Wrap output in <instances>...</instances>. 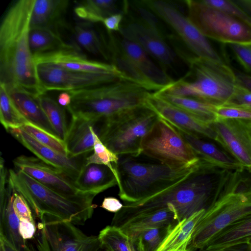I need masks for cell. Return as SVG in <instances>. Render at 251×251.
<instances>
[{"mask_svg":"<svg viewBox=\"0 0 251 251\" xmlns=\"http://www.w3.org/2000/svg\"><path fill=\"white\" fill-rule=\"evenodd\" d=\"M40 104L58 137L65 141L68 132L66 108L45 94L38 97Z\"/></svg>","mask_w":251,"mask_h":251,"instance_id":"d6a6232c","label":"cell"},{"mask_svg":"<svg viewBox=\"0 0 251 251\" xmlns=\"http://www.w3.org/2000/svg\"><path fill=\"white\" fill-rule=\"evenodd\" d=\"M146 104L159 117L175 127L217 142V134L211 124L194 117L165 100L155 92L150 94Z\"/></svg>","mask_w":251,"mask_h":251,"instance_id":"ffe728a7","label":"cell"},{"mask_svg":"<svg viewBox=\"0 0 251 251\" xmlns=\"http://www.w3.org/2000/svg\"><path fill=\"white\" fill-rule=\"evenodd\" d=\"M251 240V214L218 232L202 249L197 251H221Z\"/></svg>","mask_w":251,"mask_h":251,"instance_id":"4316f807","label":"cell"},{"mask_svg":"<svg viewBox=\"0 0 251 251\" xmlns=\"http://www.w3.org/2000/svg\"><path fill=\"white\" fill-rule=\"evenodd\" d=\"M20 223L14 208L13 191L8 182L6 192L0 195V239L18 251H30L29 244L20 233Z\"/></svg>","mask_w":251,"mask_h":251,"instance_id":"d4e9b609","label":"cell"},{"mask_svg":"<svg viewBox=\"0 0 251 251\" xmlns=\"http://www.w3.org/2000/svg\"><path fill=\"white\" fill-rule=\"evenodd\" d=\"M35 223L28 221H21L19 226L20 233L25 241L33 238L36 232Z\"/></svg>","mask_w":251,"mask_h":251,"instance_id":"bcb514c9","label":"cell"},{"mask_svg":"<svg viewBox=\"0 0 251 251\" xmlns=\"http://www.w3.org/2000/svg\"><path fill=\"white\" fill-rule=\"evenodd\" d=\"M15 170L21 171L45 187L67 198L87 193L80 192L75 181L57 168L38 157L22 155L13 160Z\"/></svg>","mask_w":251,"mask_h":251,"instance_id":"9a60e30c","label":"cell"},{"mask_svg":"<svg viewBox=\"0 0 251 251\" xmlns=\"http://www.w3.org/2000/svg\"><path fill=\"white\" fill-rule=\"evenodd\" d=\"M249 242L251 244V240Z\"/></svg>","mask_w":251,"mask_h":251,"instance_id":"6f0895ef","label":"cell"},{"mask_svg":"<svg viewBox=\"0 0 251 251\" xmlns=\"http://www.w3.org/2000/svg\"><path fill=\"white\" fill-rule=\"evenodd\" d=\"M185 2L187 17L205 37L229 45H251L249 25L203 0Z\"/></svg>","mask_w":251,"mask_h":251,"instance_id":"9c48e42d","label":"cell"},{"mask_svg":"<svg viewBox=\"0 0 251 251\" xmlns=\"http://www.w3.org/2000/svg\"><path fill=\"white\" fill-rule=\"evenodd\" d=\"M123 15L121 13H116L105 18L102 23L109 32L119 31Z\"/></svg>","mask_w":251,"mask_h":251,"instance_id":"f6af8a7d","label":"cell"},{"mask_svg":"<svg viewBox=\"0 0 251 251\" xmlns=\"http://www.w3.org/2000/svg\"><path fill=\"white\" fill-rule=\"evenodd\" d=\"M221 251H251V244L249 242L233 246Z\"/></svg>","mask_w":251,"mask_h":251,"instance_id":"816d5d0a","label":"cell"},{"mask_svg":"<svg viewBox=\"0 0 251 251\" xmlns=\"http://www.w3.org/2000/svg\"><path fill=\"white\" fill-rule=\"evenodd\" d=\"M73 35L79 48L90 53L106 57L102 43L94 29L86 23H78L73 29Z\"/></svg>","mask_w":251,"mask_h":251,"instance_id":"e575fe53","label":"cell"},{"mask_svg":"<svg viewBox=\"0 0 251 251\" xmlns=\"http://www.w3.org/2000/svg\"><path fill=\"white\" fill-rule=\"evenodd\" d=\"M203 0L205 3L227 13L251 26V18L250 16L233 0Z\"/></svg>","mask_w":251,"mask_h":251,"instance_id":"60d3db41","label":"cell"},{"mask_svg":"<svg viewBox=\"0 0 251 251\" xmlns=\"http://www.w3.org/2000/svg\"><path fill=\"white\" fill-rule=\"evenodd\" d=\"M30 251H37L36 248L31 244H29Z\"/></svg>","mask_w":251,"mask_h":251,"instance_id":"db71d44e","label":"cell"},{"mask_svg":"<svg viewBox=\"0 0 251 251\" xmlns=\"http://www.w3.org/2000/svg\"><path fill=\"white\" fill-rule=\"evenodd\" d=\"M151 11L169 25L178 34L195 56L215 61H222L207 39L189 18L173 4L163 0H145Z\"/></svg>","mask_w":251,"mask_h":251,"instance_id":"4fadbf2b","label":"cell"},{"mask_svg":"<svg viewBox=\"0 0 251 251\" xmlns=\"http://www.w3.org/2000/svg\"><path fill=\"white\" fill-rule=\"evenodd\" d=\"M71 100V95L69 92H62L58 96L57 102L65 108L70 105Z\"/></svg>","mask_w":251,"mask_h":251,"instance_id":"681fc988","label":"cell"},{"mask_svg":"<svg viewBox=\"0 0 251 251\" xmlns=\"http://www.w3.org/2000/svg\"><path fill=\"white\" fill-rule=\"evenodd\" d=\"M76 49H62L33 55L36 63H48L65 69L84 73L113 75L134 82L112 63L87 58Z\"/></svg>","mask_w":251,"mask_h":251,"instance_id":"e0dca14e","label":"cell"},{"mask_svg":"<svg viewBox=\"0 0 251 251\" xmlns=\"http://www.w3.org/2000/svg\"><path fill=\"white\" fill-rule=\"evenodd\" d=\"M0 251H4V248L1 244H0Z\"/></svg>","mask_w":251,"mask_h":251,"instance_id":"9f6ffc18","label":"cell"},{"mask_svg":"<svg viewBox=\"0 0 251 251\" xmlns=\"http://www.w3.org/2000/svg\"><path fill=\"white\" fill-rule=\"evenodd\" d=\"M103 120L72 117L64 141L68 156L74 157L93 151Z\"/></svg>","mask_w":251,"mask_h":251,"instance_id":"44dd1931","label":"cell"},{"mask_svg":"<svg viewBox=\"0 0 251 251\" xmlns=\"http://www.w3.org/2000/svg\"><path fill=\"white\" fill-rule=\"evenodd\" d=\"M159 118L147 105L104 119L99 138L117 155L135 157L142 154V143Z\"/></svg>","mask_w":251,"mask_h":251,"instance_id":"ba28073f","label":"cell"},{"mask_svg":"<svg viewBox=\"0 0 251 251\" xmlns=\"http://www.w3.org/2000/svg\"><path fill=\"white\" fill-rule=\"evenodd\" d=\"M211 125L217 142L251 174V128L246 121L217 119Z\"/></svg>","mask_w":251,"mask_h":251,"instance_id":"2e32d148","label":"cell"},{"mask_svg":"<svg viewBox=\"0 0 251 251\" xmlns=\"http://www.w3.org/2000/svg\"><path fill=\"white\" fill-rule=\"evenodd\" d=\"M241 173L228 171L224 174L220 196L198 222L186 251L202 249L221 230L251 214V179L243 177Z\"/></svg>","mask_w":251,"mask_h":251,"instance_id":"3957f363","label":"cell"},{"mask_svg":"<svg viewBox=\"0 0 251 251\" xmlns=\"http://www.w3.org/2000/svg\"><path fill=\"white\" fill-rule=\"evenodd\" d=\"M0 121L5 129L21 128L28 124L9 97L4 85L0 84Z\"/></svg>","mask_w":251,"mask_h":251,"instance_id":"d590c367","label":"cell"},{"mask_svg":"<svg viewBox=\"0 0 251 251\" xmlns=\"http://www.w3.org/2000/svg\"><path fill=\"white\" fill-rule=\"evenodd\" d=\"M78 189L83 193L96 195L117 185L114 171L102 164H85L75 180Z\"/></svg>","mask_w":251,"mask_h":251,"instance_id":"484cf974","label":"cell"},{"mask_svg":"<svg viewBox=\"0 0 251 251\" xmlns=\"http://www.w3.org/2000/svg\"><path fill=\"white\" fill-rule=\"evenodd\" d=\"M67 0H34L30 28L41 27L57 30L69 6Z\"/></svg>","mask_w":251,"mask_h":251,"instance_id":"83f0119b","label":"cell"},{"mask_svg":"<svg viewBox=\"0 0 251 251\" xmlns=\"http://www.w3.org/2000/svg\"><path fill=\"white\" fill-rule=\"evenodd\" d=\"M109 48L112 64L147 90L157 92L175 81L135 43L122 38L118 43L112 41Z\"/></svg>","mask_w":251,"mask_h":251,"instance_id":"8fae6325","label":"cell"},{"mask_svg":"<svg viewBox=\"0 0 251 251\" xmlns=\"http://www.w3.org/2000/svg\"><path fill=\"white\" fill-rule=\"evenodd\" d=\"M8 183L27 201L35 216L42 224L67 221L83 225L90 219L95 207L96 194L87 193L67 198L45 187L25 173L9 170Z\"/></svg>","mask_w":251,"mask_h":251,"instance_id":"277c9868","label":"cell"},{"mask_svg":"<svg viewBox=\"0 0 251 251\" xmlns=\"http://www.w3.org/2000/svg\"><path fill=\"white\" fill-rule=\"evenodd\" d=\"M4 86L13 103L29 124L58 137L44 111L38 97L19 86Z\"/></svg>","mask_w":251,"mask_h":251,"instance_id":"603a6c76","label":"cell"},{"mask_svg":"<svg viewBox=\"0 0 251 251\" xmlns=\"http://www.w3.org/2000/svg\"><path fill=\"white\" fill-rule=\"evenodd\" d=\"M237 83L251 91V75L235 73Z\"/></svg>","mask_w":251,"mask_h":251,"instance_id":"c3c4849f","label":"cell"},{"mask_svg":"<svg viewBox=\"0 0 251 251\" xmlns=\"http://www.w3.org/2000/svg\"><path fill=\"white\" fill-rule=\"evenodd\" d=\"M218 169H220L201 160L195 170L176 185L142 201L125 203L115 213L112 220L151 212L170 205L176 211L180 222L198 212L206 210L217 196L220 182L218 184V176L223 171Z\"/></svg>","mask_w":251,"mask_h":251,"instance_id":"7a4b0ae2","label":"cell"},{"mask_svg":"<svg viewBox=\"0 0 251 251\" xmlns=\"http://www.w3.org/2000/svg\"><path fill=\"white\" fill-rule=\"evenodd\" d=\"M12 191L14 208L20 221H28L35 223L32 210L26 200L20 194L13 189Z\"/></svg>","mask_w":251,"mask_h":251,"instance_id":"b9f144b4","label":"cell"},{"mask_svg":"<svg viewBox=\"0 0 251 251\" xmlns=\"http://www.w3.org/2000/svg\"><path fill=\"white\" fill-rule=\"evenodd\" d=\"M216 119H236L251 121V108L226 103L216 105Z\"/></svg>","mask_w":251,"mask_h":251,"instance_id":"ab89813d","label":"cell"},{"mask_svg":"<svg viewBox=\"0 0 251 251\" xmlns=\"http://www.w3.org/2000/svg\"><path fill=\"white\" fill-rule=\"evenodd\" d=\"M98 236L102 249L106 251H135L133 240L118 227L107 226Z\"/></svg>","mask_w":251,"mask_h":251,"instance_id":"836d02e7","label":"cell"},{"mask_svg":"<svg viewBox=\"0 0 251 251\" xmlns=\"http://www.w3.org/2000/svg\"><path fill=\"white\" fill-rule=\"evenodd\" d=\"M178 223L176 211L172 206H168L151 212L112 221L111 225L120 228L133 240L142 231L151 228L176 226Z\"/></svg>","mask_w":251,"mask_h":251,"instance_id":"cb8c5ba5","label":"cell"},{"mask_svg":"<svg viewBox=\"0 0 251 251\" xmlns=\"http://www.w3.org/2000/svg\"><path fill=\"white\" fill-rule=\"evenodd\" d=\"M141 148L142 154L173 168L194 166L201 160L176 127L159 117Z\"/></svg>","mask_w":251,"mask_h":251,"instance_id":"30bf717a","label":"cell"},{"mask_svg":"<svg viewBox=\"0 0 251 251\" xmlns=\"http://www.w3.org/2000/svg\"><path fill=\"white\" fill-rule=\"evenodd\" d=\"M34 0L16 1L0 26V83L21 86L37 97L45 94L38 80L28 35Z\"/></svg>","mask_w":251,"mask_h":251,"instance_id":"6da1fadb","label":"cell"},{"mask_svg":"<svg viewBox=\"0 0 251 251\" xmlns=\"http://www.w3.org/2000/svg\"><path fill=\"white\" fill-rule=\"evenodd\" d=\"M226 103L251 108V91L237 83L231 98Z\"/></svg>","mask_w":251,"mask_h":251,"instance_id":"ee69618b","label":"cell"},{"mask_svg":"<svg viewBox=\"0 0 251 251\" xmlns=\"http://www.w3.org/2000/svg\"><path fill=\"white\" fill-rule=\"evenodd\" d=\"M175 168L157 162L141 161L129 155L119 156L113 165L118 195L125 203L138 202L178 183L201 164Z\"/></svg>","mask_w":251,"mask_h":251,"instance_id":"5b68a950","label":"cell"},{"mask_svg":"<svg viewBox=\"0 0 251 251\" xmlns=\"http://www.w3.org/2000/svg\"><path fill=\"white\" fill-rule=\"evenodd\" d=\"M0 244L2 245L4 251H18L13 246L4 240L0 239Z\"/></svg>","mask_w":251,"mask_h":251,"instance_id":"f5cc1de1","label":"cell"},{"mask_svg":"<svg viewBox=\"0 0 251 251\" xmlns=\"http://www.w3.org/2000/svg\"><path fill=\"white\" fill-rule=\"evenodd\" d=\"M190 71L182 78L158 91L190 97L215 105L231 98L237 85L235 73L223 61L194 56L188 59Z\"/></svg>","mask_w":251,"mask_h":251,"instance_id":"52a82bcc","label":"cell"},{"mask_svg":"<svg viewBox=\"0 0 251 251\" xmlns=\"http://www.w3.org/2000/svg\"><path fill=\"white\" fill-rule=\"evenodd\" d=\"M21 128L41 144L68 156L64 141L58 137L29 123Z\"/></svg>","mask_w":251,"mask_h":251,"instance_id":"74e56055","label":"cell"},{"mask_svg":"<svg viewBox=\"0 0 251 251\" xmlns=\"http://www.w3.org/2000/svg\"><path fill=\"white\" fill-rule=\"evenodd\" d=\"M69 93L71 103L66 109L72 117L104 120L147 105L151 92L134 82L119 80Z\"/></svg>","mask_w":251,"mask_h":251,"instance_id":"8992f818","label":"cell"},{"mask_svg":"<svg viewBox=\"0 0 251 251\" xmlns=\"http://www.w3.org/2000/svg\"><path fill=\"white\" fill-rule=\"evenodd\" d=\"M248 126L251 128V121H246Z\"/></svg>","mask_w":251,"mask_h":251,"instance_id":"11a10c76","label":"cell"},{"mask_svg":"<svg viewBox=\"0 0 251 251\" xmlns=\"http://www.w3.org/2000/svg\"><path fill=\"white\" fill-rule=\"evenodd\" d=\"M114 0H88L78 2L74 9L80 19L89 22H102L103 20L118 12Z\"/></svg>","mask_w":251,"mask_h":251,"instance_id":"1f68e13d","label":"cell"},{"mask_svg":"<svg viewBox=\"0 0 251 251\" xmlns=\"http://www.w3.org/2000/svg\"><path fill=\"white\" fill-rule=\"evenodd\" d=\"M233 52L241 64L251 73V45H229Z\"/></svg>","mask_w":251,"mask_h":251,"instance_id":"7bdbcfd3","label":"cell"},{"mask_svg":"<svg viewBox=\"0 0 251 251\" xmlns=\"http://www.w3.org/2000/svg\"><path fill=\"white\" fill-rule=\"evenodd\" d=\"M37 251H101L98 236L88 235L67 221L39 223Z\"/></svg>","mask_w":251,"mask_h":251,"instance_id":"7c38bea8","label":"cell"},{"mask_svg":"<svg viewBox=\"0 0 251 251\" xmlns=\"http://www.w3.org/2000/svg\"><path fill=\"white\" fill-rule=\"evenodd\" d=\"M118 160L119 156L109 150L102 143L99 137H97L95 140L93 151L87 157L86 164L95 163L105 165L114 171L113 165L117 163Z\"/></svg>","mask_w":251,"mask_h":251,"instance_id":"f35d334b","label":"cell"},{"mask_svg":"<svg viewBox=\"0 0 251 251\" xmlns=\"http://www.w3.org/2000/svg\"><path fill=\"white\" fill-rule=\"evenodd\" d=\"M155 93L165 100L201 121L212 124L217 119L215 105L190 97L159 92Z\"/></svg>","mask_w":251,"mask_h":251,"instance_id":"4dcf8cb0","label":"cell"},{"mask_svg":"<svg viewBox=\"0 0 251 251\" xmlns=\"http://www.w3.org/2000/svg\"><path fill=\"white\" fill-rule=\"evenodd\" d=\"M8 132L37 157L63 172L74 181L85 165L87 157L93 151L71 157L41 144L22 128Z\"/></svg>","mask_w":251,"mask_h":251,"instance_id":"ac0fdd59","label":"cell"},{"mask_svg":"<svg viewBox=\"0 0 251 251\" xmlns=\"http://www.w3.org/2000/svg\"><path fill=\"white\" fill-rule=\"evenodd\" d=\"M29 44L32 55L62 49H78L65 42L57 30L50 28H30Z\"/></svg>","mask_w":251,"mask_h":251,"instance_id":"f546056e","label":"cell"},{"mask_svg":"<svg viewBox=\"0 0 251 251\" xmlns=\"http://www.w3.org/2000/svg\"><path fill=\"white\" fill-rule=\"evenodd\" d=\"M205 211L201 210L179 222L156 251H186L194 228Z\"/></svg>","mask_w":251,"mask_h":251,"instance_id":"f1b7e54d","label":"cell"},{"mask_svg":"<svg viewBox=\"0 0 251 251\" xmlns=\"http://www.w3.org/2000/svg\"><path fill=\"white\" fill-rule=\"evenodd\" d=\"M233 1L251 18V0H234Z\"/></svg>","mask_w":251,"mask_h":251,"instance_id":"f907efd6","label":"cell"},{"mask_svg":"<svg viewBox=\"0 0 251 251\" xmlns=\"http://www.w3.org/2000/svg\"><path fill=\"white\" fill-rule=\"evenodd\" d=\"M123 206V204L117 199L111 197L105 198L101 205L103 209L114 213L120 210Z\"/></svg>","mask_w":251,"mask_h":251,"instance_id":"7dc6e473","label":"cell"},{"mask_svg":"<svg viewBox=\"0 0 251 251\" xmlns=\"http://www.w3.org/2000/svg\"><path fill=\"white\" fill-rule=\"evenodd\" d=\"M175 226L151 228L142 231L133 239L138 251H156Z\"/></svg>","mask_w":251,"mask_h":251,"instance_id":"8d00e7d4","label":"cell"},{"mask_svg":"<svg viewBox=\"0 0 251 251\" xmlns=\"http://www.w3.org/2000/svg\"><path fill=\"white\" fill-rule=\"evenodd\" d=\"M119 32L122 38L135 43L161 63L170 65L175 61L176 53L160 35L156 25L131 23L121 26Z\"/></svg>","mask_w":251,"mask_h":251,"instance_id":"d6986e66","label":"cell"},{"mask_svg":"<svg viewBox=\"0 0 251 251\" xmlns=\"http://www.w3.org/2000/svg\"><path fill=\"white\" fill-rule=\"evenodd\" d=\"M35 65L38 81L45 93L51 91L69 92L126 80L113 75L71 71L48 63Z\"/></svg>","mask_w":251,"mask_h":251,"instance_id":"5bb4252c","label":"cell"},{"mask_svg":"<svg viewBox=\"0 0 251 251\" xmlns=\"http://www.w3.org/2000/svg\"><path fill=\"white\" fill-rule=\"evenodd\" d=\"M176 128L202 160L221 170L243 172L244 168L236 159L215 144L197 134Z\"/></svg>","mask_w":251,"mask_h":251,"instance_id":"7402d4cb","label":"cell"}]
</instances>
